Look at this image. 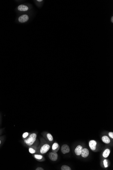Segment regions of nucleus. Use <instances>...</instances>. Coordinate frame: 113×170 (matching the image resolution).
Returning <instances> with one entry per match:
<instances>
[{
    "label": "nucleus",
    "mask_w": 113,
    "mask_h": 170,
    "mask_svg": "<svg viewBox=\"0 0 113 170\" xmlns=\"http://www.w3.org/2000/svg\"><path fill=\"white\" fill-rule=\"evenodd\" d=\"M41 145L38 147L36 153L39 154H44L48 152L51 147L49 144L45 143L43 140H41Z\"/></svg>",
    "instance_id": "f257e3e1"
},
{
    "label": "nucleus",
    "mask_w": 113,
    "mask_h": 170,
    "mask_svg": "<svg viewBox=\"0 0 113 170\" xmlns=\"http://www.w3.org/2000/svg\"><path fill=\"white\" fill-rule=\"evenodd\" d=\"M36 138V134L35 133H31L28 138L23 140V143L25 145L29 147L32 145L35 142Z\"/></svg>",
    "instance_id": "f03ea898"
},
{
    "label": "nucleus",
    "mask_w": 113,
    "mask_h": 170,
    "mask_svg": "<svg viewBox=\"0 0 113 170\" xmlns=\"http://www.w3.org/2000/svg\"><path fill=\"white\" fill-rule=\"evenodd\" d=\"M38 143L36 142V140L35 142L32 145L29 146V152L30 154H33L36 153L38 148Z\"/></svg>",
    "instance_id": "7ed1b4c3"
},
{
    "label": "nucleus",
    "mask_w": 113,
    "mask_h": 170,
    "mask_svg": "<svg viewBox=\"0 0 113 170\" xmlns=\"http://www.w3.org/2000/svg\"><path fill=\"white\" fill-rule=\"evenodd\" d=\"M29 19V17L27 14H23L18 17V21L19 23H23L27 22Z\"/></svg>",
    "instance_id": "20e7f679"
},
{
    "label": "nucleus",
    "mask_w": 113,
    "mask_h": 170,
    "mask_svg": "<svg viewBox=\"0 0 113 170\" xmlns=\"http://www.w3.org/2000/svg\"><path fill=\"white\" fill-rule=\"evenodd\" d=\"M49 158L52 161H55L57 160L58 158V155L56 152H50L49 155Z\"/></svg>",
    "instance_id": "39448f33"
},
{
    "label": "nucleus",
    "mask_w": 113,
    "mask_h": 170,
    "mask_svg": "<svg viewBox=\"0 0 113 170\" xmlns=\"http://www.w3.org/2000/svg\"><path fill=\"white\" fill-rule=\"evenodd\" d=\"M17 10L20 12H26L29 10V8L25 4H20L17 7Z\"/></svg>",
    "instance_id": "423d86ee"
},
{
    "label": "nucleus",
    "mask_w": 113,
    "mask_h": 170,
    "mask_svg": "<svg viewBox=\"0 0 113 170\" xmlns=\"http://www.w3.org/2000/svg\"><path fill=\"white\" fill-rule=\"evenodd\" d=\"M33 157L36 160L39 162L44 161H45V158L43 155L39 154H33Z\"/></svg>",
    "instance_id": "0eeeda50"
},
{
    "label": "nucleus",
    "mask_w": 113,
    "mask_h": 170,
    "mask_svg": "<svg viewBox=\"0 0 113 170\" xmlns=\"http://www.w3.org/2000/svg\"><path fill=\"white\" fill-rule=\"evenodd\" d=\"M70 151L69 147L67 145H63L62 146L61 148V151L62 154H65L70 152Z\"/></svg>",
    "instance_id": "6e6552de"
},
{
    "label": "nucleus",
    "mask_w": 113,
    "mask_h": 170,
    "mask_svg": "<svg viewBox=\"0 0 113 170\" xmlns=\"http://www.w3.org/2000/svg\"><path fill=\"white\" fill-rule=\"evenodd\" d=\"M97 142L96 141L92 140L90 141L89 143V146L92 150H95L96 149Z\"/></svg>",
    "instance_id": "1a4fd4ad"
},
{
    "label": "nucleus",
    "mask_w": 113,
    "mask_h": 170,
    "mask_svg": "<svg viewBox=\"0 0 113 170\" xmlns=\"http://www.w3.org/2000/svg\"><path fill=\"white\" fill-rule=\"evenodd\" d=\"M89 154V151L87 148H84L82 149L81 153V155L83 157L87 158Z\"/></svg>",
    "instance_id": "9d476101"
},
{
    "label": "nucleus",
    "mask_w": 113,
    "mask_h": 170,
    "mask_svg": "<svg viewBox=\"0 0 113 170\" xmlns=\"http://www.w3.org/2000/svg\"><path fill=\"white\" fill-rule=\"evenodd\" d=\"M82 149L83 147L81 145H79L77 146L75 150V154L77 155H80Z\"/></svg>",
    "instance_id": "9b49d317"
},
{
    "label": "nucleus",
    "mask_w": 113,
    "mask_h": 170,
    "mask_svg": "<svg viewBox=\"0 0 113 170\" xmlns=\"http://www.w3.org/2000/svg\"><path fill=\"white\" fill-rule=\"evenodd\" d=\"M59 148L60 146L57 143H54L52 146V150L53 152H57L59 150Z\"/></svg>",
    "instance_id": "f8f14e48"
},
{
    "label": "nucleus",
    "mask_w": 113,
    "mask_h": 170,
    "mask_svg": "<svg viewBox=\"0 0 113 170\" xmlns=\"http://www.w3.org/2000/svg\"><path fill=\"white\" fill-rule=\"evenodd\" d=\"M45 137L49 142L52 143L53 141V138L52 135L49 133H47L45 134Z\"/></svg>",
    "instance_id": "ddd939ff"
},
{
    "label": "nucleus",
    "mask_w": 113,
    "mask_h": 170,
    "mask_svg": "<svg viewBox=\"0 0 113 170\" xmlns=\"http://www.w3.org/2000/svg\"><path fill=\"white\" fill-rule=\"evenodd\" d=\"M102 141L106 144H109L110 143V138L108 137L107 136H104L102 137Z\"/></svg>",
    "instance_id": "4468645a"
},
{
    "label": "nucleus",
    "mask_w": 113,
    "mask_h": 170,
    "mask_svg": "<svg viewBox=\"0 0 113 170\" xmlns=\"http://www.w3.org/2000/svg\"><path fill=\"white\" fill-rule=\"evenodd\" d=\"M110 152V149H105L104 152H103V157L104 158H107L109 155Z\"/></svg>",
    "instance_id": "2eb2a0df"
},
{
    "label": "nucleus",
    "mask_w": 113,
    "mask_h": 170,
    "mask_svg": "<svg viewBox=\"0 0 113 170\" xmlns=\"http://www.w3.org/2000/svg\"><path fill=\"white\" fill-rule=\"evenodd\" d=\"M30 134H31V133L29 132H25L23 133L22 135V138L23 140H26L28 138Z\"/></svg>",
    "instance_id": "dca6fc26"
},
{
    "label": "nucleus",
    "mask_w": 113,
    "mask_h": 170,
    "mask_svg": "<svg viewBox=\"0 0 113 170\" xmlns=\"http://www.w3.org/2000/svg\"><path fill=\"white\" fill-rule=\"evenodd\" d=\"M61 170H71V168L68 166L66 165H63L61 167Z\"/></svg>",
    "instance_id": "f3484780"
},
{
    "label": "nucleus",
    "mask_w": 113,
    "mask_h": 170,
    "mask_svg": "<svg viewBox=\"0 0 113 170\" xmlns=\"http://www.w3.org/2000/svg\"><path fill=\"white\" fill-rule=\"evenodd\" d=\"M4 140H5V137L4 136H0V146L3 144Z\"/></svg>",
    "instance_id": "a211bd4d"
},
{
    "label": "nucleus",
    "mask_w": 113,
    "mask_h": 170,
    "mask_svg": "<svg viewBox=\"0 0 113 170\" xmlns=\"http://www.w3.org/2000/svg\"><path fill=\"white\" fill-rule=\"evenodd\" d=\"M105 167L107 168L108 166V161L107 160H104L103 161Z\"/></svg>",
    "instance_id": "6ab92c4d"
},
{
    "label": "nucleus",
    "mask_w": 113,
    "mask_h": 170,
    "mask_svg": "<svg viewBox=\"0 0 113 170\" xmlns=\"http://www.w3.org/2000/svg\"><path fill=\"white\" fill-rule=\"evenodd\" d=\"M36 1L37 4H39L40 6H41L42 3L43 2V0H37Z\"/></svg>",
    "instance_id": "aec40b11"
},
{
    "label": "nucleus",
    "mask_w": 113,
    "mask_h": 170,
    "mask_svg": "<svg viewBox=\"0 0 113 170\" xmlns=\"http://www.w3.org/2000/svg\"><path fill=\"white\" fill-rule=\"evenodd\" d=\"M109 134V137L113 139V132H109V134Z\"/></svg>",
    "instance_id": "412c9836"
},
{
    "label": "nucleus",
    "mask_w": 113,
    "mask_h": 170,
    "mask_svg": "<svg viewBox=\"0 0 113 170\" xmlns=\"http://www.w3.org/2000/svg\"><path fill=\"white\" fill-rule=\"evenodd\" d=\"M36 170H44V169L43 168H42L41 167H37V168H36Z\"/></svg>",
    "instance_id": "4be33fe9"
},
{
    "label": "nucleus",
    "mask_w": 113,
    "mask_h": 170,
    "mask_svg": "<svg viewBox=\"0 0 113 170\" xmlns=\"http://www.w3.org/2000/svg\"><path fill=\"white\" fill-rule=\"evenodd\" d=\"M3 129L0 128V135H1L3 132Z\"/></svg>",
    "instance_id": "5701e85b"
},
{
    "label": "nucleus",
    "mask_w": 113,
    "mask_h": 170,
    "mask_svg": "<svg viewBox=\"0 0 113 170\" xmlns=\"http://www.w3.org/2000/svg\"><path fill=\"white\" fill-rule=\"evenodd\" d=\"M111 22L113 23V16H112L111 17Z\"/></svg>",
    "instance_id": "b1692460"
},
{
    "label": "nucleus",
    "mask_w": 113,
    "mask_h": 170,
    "mask_svg": "<svg viewBox=\"0 0 113 170\" xmlns=\"http://www.w3.org/2000/svg\"></svg>",
    "instance_id": "393cba45"
},
{
    "label": "nucleus",
    "mask_w": 113,
    "mask_h": 170,
    "mask_svg": "<svg viewBox=\"0 0 113 170\" xmlns=\"http://www.w3.org/2000/svg\"></svg>",
    "instance_id": "a878e982"
}]
</instances>
